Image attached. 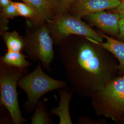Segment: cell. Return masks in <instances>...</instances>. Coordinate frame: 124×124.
<instances>
[{
	"label": "cell",
	"instance_id": "d6986e66",
	"mask_svg": "<svg viewBox=\"0 0 124 124\" xmlns=\"http://www.w3.org/2000/svg\"><path fill=\"white\" fill-rule=\"evenodd\" d=\"M113 11L124 15V0H121L120 4L117 8L113 9Z\"/></svg>",
	"mask_w": 124,
	"mask_h": 124
},
{
	"label": "cell",
	"instance_id": "7a4b0ae2",
	"mask_svg": "<svg viewBox=\"0 0 124 124\" xmlns=\"http://www.w3.org/2000/svg\"><path fill=\"white\" fill-rule=\"evenodd\" d=\"M91 98L97 115L120 122L124 115V75L111 80Z\"/></svg>",
	"mask_w": 124,
	"mask_h": 124
},
{
	"label": "cell",
	"instance_id": "30bf717a",
	"mask_svg": "<svg viewBox=\"0 0 124 124\" xmlns=\"http://www.w3.org/2000/svg\"><path fill=\"white\" fill-rule=\"evenodd\" d=\"M34 10L36 16V26L47 22L53 17L55 8L49 0H21Z\"/></svg>",
	"mask_w": 124,
	"mask_h": 124
},
{
	"label": "cell",
	"instance_id": "52a82bcc",
	"mask_svg": "<svg viewBox=\"0 0 124 124\" xmlns=\"http://www.w3.org/2000/svg\"><path fill=\"white\" fill-rule=\"evenodd\" d=\"M120 2V0H76L70 9L71 14L81 18L92 13L115 9Z\"/></svg>",
	"mask_w": 124,
	"mask_h": 124
},
{
	"label": "cell",
	"instance_id": "3957f363",
	"mask_svg": "<svg viewBox=\"0 0 124 124\" xmlns=\"http://www.w3.org/2000/svg\"><path fill=\"white\" fill-rule=\"evenodd\" d=\"M41 65L40 62L33 71L23 76L18 81V86L26 94L24 108L27 113L34 111L40 98L46 94L67 86L65 81L55 80L47 75Z\"/></svg>",
	"mask_w": 124,
	"mask_h": 124
},
{
	"label": "cell",
	"instance_id": "7402d4cb",
	"mask_svg": "<svg viewBox=\"0 0 124 124\" xmlns=\"http://www.w3.org/2000/svg\"></svg>",
	"mask_w": 124,
	"mask_h": 124
},
{
	"label": "cell",
	"instance_id": "2e32d148",
	"mask_svg": "<svg viewBox=\"0 0 124 124\" xmlns=\"http://www.w3.org/2000/svg\"><path fill=\"white\" fill-rule=\"evenodd\" d=\"M18 16L19 15L18 9L15 2L12 1L8 6L2 8L0 13V21L8 23V19H13Z\"/></svg>",
	"mask_w": 124,
	"mask_h": 124
},
{
	"label": "cell",
	"instance_id": "9c48e42d",
	"mask_svg": "<svg viewBox=\"0 0 124 124\" xmlns=\"http://www.w3.org/2000/svg\"><path fill=\"white\" fill-rule=\"evenodd\" d=\"M72 93L66 87L61 89L58 91L60 101L57 107L52 108L50 111L51 115L57 116L59 119V124H72L70 113V103L72 98Z\"/></svg>",
	"mask_w": 124,
	"mask_h": 124
},
{
	"label": "cell",
	"instance_id": "ba28073f",
	"mask_svg": "<svg viewBox=\"0 0 124 124\" xmlns=\"http://www.w3.org/2000/svg\"><path fill=\"white\" fill-rule=\"evenodd\" d=\"M86 19L99 29L113 36H118L120 32L121 15L105 10L92 13L85 17Z\"/></svg>",
	"mask_w": 124,
	"mask_h": 124
},
{
	"label": "cell",
	"instance_id": "5b68a950",
	"mask_svg": "<svg viewBox=\"0 0 124 124\" xmlns=\"http://www.w3.org/2000/svg\"><path fill=\"white\" fill-rule=\"evenodd\" d=\"M47 22V27L54 43L58 45L65 38L78 36L90 38L98 42H103V37L94 31L81 18L66 13H58Z\"/></svg>",
	"mask_w": 124,
	"mask_h": 124
},
{
	"label": "cell",
	"instance_id": "5bb4252c",
	"mask_svg": "<svg viewBox=\"0 0 124 124\" xmlns=\"http://www.w3.org/2000/svg\"><path fill=\"white\" fill-rule=\"evenodd\" d=\"M31 124H53V120L47 111L46 105L40 100L31 118Z\"/></svg>",
	"mask_w": 124,
	"mask_h": 124
},
{
	"label": "cell",
	"instance_id": "4fadbf2b",
	"mask_svg": "<svg viewBox=\"0 0 124 124\" xmlns=\"http://www.w3.org/2000/svg\"><path fill=\"white\" fill-rule=\"evenodd\" d=\"M8 51L22 52L25 46V40L17 31H6L2 34Z\"/></svg>",
	"mask_w": 124,
	"mask_h": 124
},
{
	"label": "cell",
	"instance_id": "ffe728a7",
	"mask_svg": "<svg viewBox=\"0 0 124 124\" xmlns=\"http://www.w3.org/2000/svg\"><path fill=\"white\" fill-rule=\"evenodd\" d=\"M11 0H0V6L1 8H5L10 4Z\"/></svg>",
	"mask_w": 124,
	"mask_h": 124
},
{
	"label": "cell",
	"instance_id": "277c9868",
	"mask_svg": "<svg viewBox=\"0 0 124 124\" xmlns=\"http://www.w3.org/2000/svg\"><path fill=\"white\" fill-rule=\"evenodd\" d=\"M28 73L27 68L10 66L0 60V103L8 111L13 124L28 121L22 115L17 90L18 80Z\"/></svg>",
	"mask_w": 124,
	"mask_h": 124
},
{
	"label": "cell",
	"instance_id": "8fae6325",
	"mask_svg": "<svg viewBox=\"0 0 124 124\" xmlns=\"http://www.w3.org/2000/svg\"><path fill=\"white\" fill-rule=\"evenodd\" d=\"M103 38L106 39L105 42H98V41L87 38L93 42L100 45L110 52L117 59L118 62V69L120 75H124V42L116 40L100 32Z\"/></svg>",
	"mask_w": 124,
	"mask_h": 124
},
{
	"label": "cell",
	"instance_id": "8992f818",
	"mask_svg": "<svg viewBox=\"0 0 124 124\" xmlns=\"http://www.w3.org/2000/svg\"><path fill=\"white\" fill-rule=\"evenodd\" d=\"M24 40L23 51L27 58L34 61H40L46 70L52 71L50 65L55 56L54 43L45 23L35 27L27 34Z\"/></svg>",
	"mask_w": 124,
	"mask_h": 124
},
{
	"label": "cell",
	"instance_id": "ac0fdd59",
	"mask_svg": "<svg viewBox=\"0 0 124 124\" xmlns=\"http://www.w3.org/2000/svg\"><path fill=\"white\" fill-rule=\"evenodd\" d=\"M120 15L121 18L120 20V32L118 36L120 40H124V15L122 14Z\"/></svg>",
	"mask_w": 124,
	"mask_h": 124
},
{
	"label": "cell",
	"instance_id": "6da1fadb",
	"mask_svg": "<svg viewBox=\"0 0 124 124\" xmlns=\"http://www.w3.org/2000/svg\"><path fill=\"white\" fill-rule=\"evenodd\" d=\"M58 53L72 90L91 98L119 74L118 62L108 51L82 36H70L58 45Z\"/></svg>",
	"mask_w": 124,
	"mask_h": 124
},
{
	"label": "cell",
	"instance_id": "7c38bea8",
	"mask_svg": "<svg viewBox=\"0 0 124 124\" xmlns=\"http://www.w3.org/2000/svg\"><path fill=\"white\" fill-rule=\"evenodd\" d=\"M27 58L22 52L7 51L4 55L0 58V60L10 66L25 69L31 66V62L26 59Z\"/></svg>",
	"mask_w": 124,
	"mask_h": 124
},
{
	"label": "cell",
	"instance_id": "9a60e30c",
	"mask_svg": "<svg viewBox=\"0 0 124 124\" xmlns=\"http://www.w3.org/2000/svg\"><path fill=\"white\" fill-rule=\"evenodd\" d=\"M15 3L18 9V15L31 20V24L36 26V16L34 10L23 2H15Z\"/></svg>",
	"mask_w": 124,
	"mask_h": 124
},
{
	"label": "cell",
	"instance_id": "44dd1931",
	"mask_svg": "<svg viewBox=\"0 0 124 124\" xmlns=\"http://www.w3.org/2000/svg\"><path fill=\"white\" fill-rule=\"evenodd\" d=\"M120 122H121L122 123H124V116H123V119H122V120Z\"/></svg>",
	"mask_w": 124,
	"mask_h": 124
},
{
	"label": "cell",
	"instance_id": "e0dca14e",
	"mask_svg": "<svg viewBox=\"0 0 124 124\" xmlns=\"http://www.w3.org/2000/svg\"><path fill=\"white\" fill-rule=\"evenodd\" d=\"M58 13H66L76 0H49Z\"/></svg>",
	"mask_w": 124,
	"mask_h": 124
}]
</instances>
